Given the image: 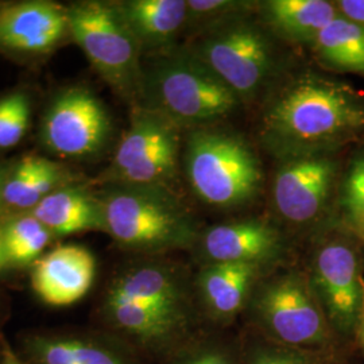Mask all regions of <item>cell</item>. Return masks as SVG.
<instances>
[{"label": "cell", "instance_id": "1", "mask_svg": "<svg viewBox=\"0 0 364 364\" xmlns=\"http://www.w3.org/2000/svg\"><path fill=\"white\" fill-rule=\"evenodd\" d=\"M364 134V97L347 82L305 72L264 105L260 141L281 161L335 154Z\"/></svg>", "mask_w": 364, "mask_h": 364}, {"label": "cell", "instance_id": "2", "mask_svg": "<svg viewBox=\"0 0 364 364\" xmlns=\"http://www.w3.org/2000/svg\"><path fill=\"white\" fill-rule=\"evenodd\" d=\"M246 311L260 336L279 344L335 355L343 343L329 326L306 270L266 274L254 289Z\"/></svg>", "mask_w": 364, "mask_h": 364}, {"label": "cell", "instance_id": "3", "mask_svg": "<svg viewBox=\"0 0 364 364\" xmlns=\"http://www.w3.org/2000/svg\"><path fill=\"white\" fill-rule=\"evenodd\" d=\"M100 201L105 232L124 247L162 251L198 240L196 221L168 188L115 185Z\"/></svg>", "mask_w": 364, "mask_h": 364}, {"label": "cell", "instance_id": "4", "mask_svg": "<svg viewBox=\"0 0 364 364\" xmlns=\"http://www.w3.org/2000/svg\"><path fill=\"white\" fill-rule=\"evenodd\" d=\"M144 108L178 127H198L231 115L242 102L192 53L165 57L142 75Z\"/></svg>", "mask_w": 364, "mask_h": 364}, {"label": "cell", "instance_id": "5", "mask_svg": "<svg viewBox=\"0 0 364 364\" xmlns=\"http://www.w3.org/2000/svg\"><path fill=\"white\" fill-rule=\"evenodd\" d=\"M183 164L192 191L212 207L246 205L262 188L263 171L255 151L242 136L227 131H192Z\"/></svg>", "mask_w": 364, "mask_h": 364}, {"label": "cell", "instance_id": "6", "mask_svg": "<svg viewBox=\"0 0 364 364\" xmlns=\"http://www.w3.org/2000/svg\"><path fill=\"white\" fill-rule=\"evenodd\" d=\"M363 243L338 224L313 248L306 274L333 332L353 343L363 312Z\"/></svg>", "mask_w": 364, "mask_h": 364}, {"label": "cell", "instance_id": "7", "mask_svg": "<svg viewBox=\"0 0 364 364\" xmlns=\"http://www.w3.org/2000/svg\"><path fill=\"white\" fill-rule=\"evenodd\" d=\"M69 34L96 72L123 97L141 92V48L115 3L80 1L66 9Z\"/></svg>", "mask_w": 364, "mask_h": 364}, {"label": "cell", "instance_id": "8", "mask_svg": "<svg viewBox=\"0 0 364 364\" xmlns=\"http://www.w3.org/2000/svg\"><path fill=\"white\" fill-rule=\"evenodd\" d=\"M192 54L208 66L240 102L254 99L275 69L272 41L245 16L210 28Z\"/></svg>", "mask_w": 364, "mask_h": 364}, {"label": "cell", "instance_id": "9", "mask_svg": "<svg viewBox=\"0 0 364 364\" xmlns=\"http://www.w3.org/2000/svg\"><path fill=\"white\" fill-rule=\"evenodd\" d=\"M180 127L144 107L134 112L109 169L117 185L162 186L176 180L180 168Z\"/></svg>", "mask_w": 364, "mask_h": 364}, {"label": "cell", "instance_id": "10", "mask_svg": "<svg viewBox=\"0 0 364 364\" xmlns=\"http://www.w3.org/2000/svg\"><path fill=\"white\" fill-rule=\"evenodd\" d=\"M340 162L335 154L281 161L273 182V204L278 216L297 227L321 220L340 186Z\"/></svg>", "mask_w": 364, "mask_h": 364}, {"label": "cell", "instance_id": "11", "mask_svg": "<svg viewBox=\"0 0 364 364\" xmlns=\"http://www.w3.org/2000/svg\"><path fill=\"white\" fill-rule=\"evenodd\" d=\"M111 130L105 105L90 90L75 87L60 93L48 108L42 141L55 154L85 158L105 147Z\"/></svg>", "mask_w": 364, "mask_h": 364}, {"label": "cell", "instance_id": "12", "mask_svg": "<svg viewBox=\"0 0 364 364\" xmlns=\"http://www.w3.org/2000/svg\"><path fill=\"white\" fill-rule=\"evenodd\" d=\"M204 264L247 263L270 269L287 254L281 231L263 219H246L216 224L198 236Z\"/></svg>", "mask_w": 364, "mask_h": 364}, {"label": "cell", "instance_id": "13", "mask_svg": "<svg viewBox=\"0 0 364 364\" xmlns=\"http://www.w3.org/2000/svg\"><path fill=\"white\" fill-rule=\"evenodd\" d=\"M69 34L65 7L22 1L0 9V46L14 52H50Z\"/></svg>", "mask_w": 364, "mask_h": 364}, {"label": "cell", "instance_id": "14", "mask_svg": "<svg viewBox=\"0 0 364 364\" xmlns=\"http://www.w3.org/2000/svg\"><path fill=\"white\" fill-rule=\"evenodd\" d=\"M107 301L134 302L186 326L189 299L181 278L162 264H141L119 275Z\"/></svg>", "mask_w": 364, "mask_h": 364}, {"label": "cell", "instance_id": "15", "mask_svg": "<svg viewBox=\"0 0 364 364\" xmlns=\"http://www.w3.org/2000/svg\"><path fill=\"white\" fill-rule=\"evenodd\" d=\"M95 274L96 260L90 250L61 246L39 260L33 274V287L45 302L65 306L90 291Z\"/></svg>", "mask_w": 364, "mask_h": 364}, {"label": "cell", "instance_id": "16", "mask_svg": "<svg viewBox=\"0 0 364 364\" xmlns=\"http://www.w3.org/2000/svg\"><path fill=\"white\" fill-rule=\"evenodd\" d=\"M266 267L247 263H209L197 275V291L209 317L230 323L247 306Z\"/></svg>", "mask_w": 364, "mask_h": 364}, {"label": "cell", "instance_id": "17", "mask_svg": "<svg viewBox=\"0 0 364 364\" xmlns=\"http://www.w3.org/2000/svg\"><path fill=\"white\" fill-rule=\"evenodd\" d=\"M115 6L141 50L168 46L188 21L186 0H126Z\"/></svg>", "mask_w": 364, "mask_h": 364}, {"label": "cell", "instance_id": "18", "mask_svg": "<svg viewBox=\"0 0 364 364\" xmlns=\"http://www.w3.org/2000/svg\"><path fill=\"white\" fill-rule=\"evenodd\" d=\"M31 215L50 234L58 236L85 231H105L100 198L80 186H61L55 189L31 209Z\"/></svg>", "mask_w": 364, "mask_h": 364}, {"label": "cell", "instance_id": "19", "mask_svg": "<svg viewBox=\"0 0 364 364\" xmlns=\"http://www.w3.org/2000/svg\"><path fill=\"white\" fill-rule=\"evenodd\" d=\"M259 9L275 34L305 43H313L338 15L335 1L326 0H267Z\"/></svg>", "mask_w": 364, "mask_h": 364}, {"label": "cell", "instance_id": "20", "mask_svg": "<svg viewBox=\"0 0 364 364\" xmlns=\"http://www.w3.org/2000/svg\"><path fill=\"white\" fill-rule=\"evenodd\" d=\"M61 168L49 159L27 156L6 177L3 188L4 204L21 209H33L61 188Z\"/></svg>", "mask_w": 364, "mask_h": 364}, {"label": "cell", "instance_id": "21", "mask_svg": "<svg viewBox=\"0 0 364 364\" xmlns=\"http://www.w3.org/2000/svg\"><path fill=\"white\" fill-rule=\"evenodd\" d=\"M324 65L364 75V27L338 14L312 43Z\"/></svg>", "mask_w": 364, "mask_h": 364}, {"label": "cell", "instance_id": "22", "mask_svg": "<svg viewBox=\"0 0 364 364\" xmlns=\"http://www.w3.org/2000/svg\"><path fill=\"white\" fill-rule=\"evenodd\" d=\"M107 309L119 328L146 341H164L185 329L180 321L139 304L107 301Z\"/></svg>", "mask_w": 364, "mask_h": 364}, {"label": "cell", "instance_id": "23", "mask_svg": "<svg viewBox=\"0 0 364 364\" xmlns=\"http://www.w3.org/2000/svg\"><path fill=\"white\" fill-rule=\"evenodd\" d=\"M0 234L7 259L15 264L36 259L52 237L50 231L31 213L9 221Z\"/></svg>", "mask_w": 364, "mask_h": 364}, {"label": "cell", "instance_id": "24", "mask_svg": "<svg viewBox=\"0 0 364 364\" xmlns=\"http://www.w3.org/2000/svg\"><path fill=\"white\" fill-rule=\"evenodd\" d=\"M338 186L340 225L364 245V153L352 159Z\"/></svg>", "mask_w": 364, "mask_h": 364}, {"label": "cell", "instance_id": "25", "mask_svg": "<svg viewBox=\"0 0 364 364\" xmlns=\"http://www.w3.org/2000/svg\"><path fill=\"white\" fill-rule=\"evenodd\" d=\"M335 355L306 351L269 338L250 340L242 348V364H333Z\"/></svg>", "mask_w": 364, "mask_h": 364}, {"label": "cell", "instance_id": "26", "mask_svg": "<svg viewBox=\"0 0 364 364\" xmlns=\"http://www.w3.org/2000/svg\"><path fill=\"white\" fill-rule=\"evenodd\" d=\"M39 353L45 364H130L111 352L75 340L43 343Z\"/></svg>", "mask_w": 364, "mask_h": 364}, {"label": "cell", "instance_id": "27", "mask_svg": "<svg viewBox=\"0 0 364 364\" xmlns=\"http://www.w3.org/2000/svg\"><path fill=\"white\" fill-rule=\"evenodd\" d=\"M188 21L186 26L216 27L237 18L250 10L251 3L236 0H186Z\"/></svg>", "mask_w": 364, "mask_h": 364}, {"label": "cell", "instance_id": "28", "mask_svg": "<svg viewBox=\"0 0 364 364\" xmlns=\"http://www.w3.org/2000/svg\"><path fill=\"white\" fill-rule=\"evenodd\" d=\"M30 120V103L22 92L0 99V149L19 144L26 134Z\"/></svg>", "mask_w": 364, "mask_h": 364}, {"label": "cell", "instance_id": "29", "mask_svg": "<svg viewBox=\"0 0 364 364\" xmlns=\"http://www.w3.org/2000/svg\"><path fill=\"white\" fill-rule=\"evenodd\" d=\"M174 364H242V348L221 338H197L182 350Z\"/></svg>", "mask_w": 364, "mask_h": 364}, {"label": "cell", "instance_id": "30", "mask_svg": "<svg viewBox=\"0 0 364 364\" xmlns=\"http://www.w3.org/2000/svg\"><path fill=\"white\" fill-rule=\"evenodd\" d=\"M335 6L340 15L364 27V0H338Z\"/></svg>", "mask_w": 364, "mask_h": 364}, {"label": "cell", "instance_id": "31", "mask_svg": "<svg viewBox=\"0 0 364 364\" xmlns=\"http://www.w3.org/2000/svg\"><path fill=\"white\" fill-rule=\"evenodd\" d=\"M355 343L360 347V350L364 353V305L362 317H360V323H359V326H358V332H356V338H355Z\"/></svg>", "mask_w": 364, "mask_h": 364}, {"label": "cell", "instance_id": "32", "mask_svg": "<svg viewBox=\"0 0 364 364\" xmlns=\"http://www.w3.org/2000/svg\"><path fill=\"white\" fill-rule=\"evenodd\" d=\"M10 262L7 259L6 251H4V246H3V239H1V234H0V270H3Z\"/></svg>", "mask_w": 364, "mask_h": 364}, {"label": "cell", "instance_id": "33", "mask_svg": "<svg viewBox=\"0 0 364 364\" xmlns=\"http://www.w3.org/2000/svg\"><path fill=\"white\" fill-rule=\"evenodd\" d=\"M3 364H22L15 356H14L13 352L10 350L4 352V359H3Z\"/></svg>", "mask_w": 364, "mask_h": 364}, {"label": "cell", "instance_id": "34", "mask_svg": "<svg viewBox=\"0 0 364 364\" xmlns=\"http://www.w3.org/2000/svg\"><path fill=\"white\" fill-rule=\"evenodd\" d=\"M6 174L3 170H0V209L4 204V198H3V188H4V182H6Z\"/></svg>", "mask_w": 364, "mask_h": 364}]
</instances>
